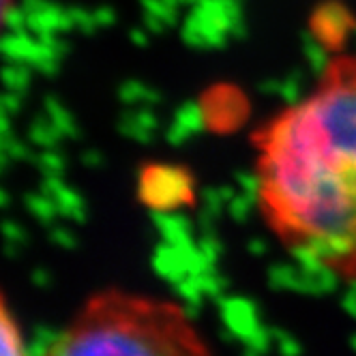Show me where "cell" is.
<instances>
[{"label": "cell", "instance_id": "cell-1", "mask_svg": "<svg viewBox=\"0 0 356 356\" xmlns=\"http://www.w3.org/2000/svg\"><path fill=\"white\" fill-rule=\"evenodd\" d=\"M258 209L290 253L356 282V54L330 58L314 90L264 122Z\"/></svg>", "mask_w": 356, "mask_h": 356}, {"label": "cell", "instance_id": "cell-2", "mask_svg": "<svg viewBox=\"0 0 356 356\" xmlns=\"http://www.w3.org/2000/svg\"><path fill=\"white\" fill-rule=\"evenodd\" d=\"M43 356H213L178 302L104 290L92 294Z\"/></svg>", "mask_w": 356, "mask_h": 356}, {"label": "cell", "instance_id": "cell-3", "mask_svg": "<svg viewBox=\"0 0 356 356\" xmlns=\"http://www.w3.org/2000/svg\"><path fill=\"white\" fill-rule=\"evenodd\" d=\"M3 356H29L24 348L19 326L15 324L7 300L3 302Z\"/></svg>", "mask_w": 356, "mask_h": 356}]
</instances>
